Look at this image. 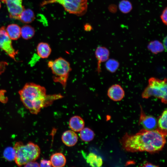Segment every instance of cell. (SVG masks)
I'll list each match as a JSON object with an SVG mask.
<instances>
[{"instance_id": "cell-1", "label": "cell", "mask_w": 167, "mask_h": 167, "mask_svg": "<svg viewBox=\"0 0 167 167\" xmlns=\"http://www.w3.org/2000/svg\"><path fill=\"white\" fill-rule=\"evenodd\" d=\"M166 136L157 128L151 130L143 129L135 134L126 133L120 142L123 148L127 152L153 153L163 148L166 143Z\"/></svg>"}, {"instance_id": "cell-2", "label": "cell", "mask_w": 167, "mask_h": 167, "mask_svg": "<svg viewBox=\"0 0 167 167\" xmlns=\"http://www.w3.org/2000/svg\"><path fill=\"white\" fill-rule=\"evenodd\" d=\"M45 88L33 83H26L19 91L21 101L30 112L36 114L43 107L51 105L57 99L63 97L60 94H46Z\"/></svg>"}, {"instance_id": "cell-3", "label": "cell", "mask_w": 167, "mask_h": 167, "mask_svg": "<svg viewBox=\"0 0 167 167\" xmlns=\"http://www.w3.org/2000/svg\"><path fill=\"white\" fill-rule=\"evenodd\" d=\"M15 152V161L19 166L25 165L31 161H35L39 157L40 149L37 144L29 142L24 144L17 142L14 147Z\"/></svg>"}, {"instance_id": "cell-4", "label": "cell", "mask_w": 167, "mask_h": 167, "mask_svg": "<svg viewBox=\"0 0 167 167\" xmlns=\"http://www.w3.org/2000/svg\"><path fill=\"white\" fill-rule=\"evenodd\" d=\"M53 75V81L60 83L65 89L70 72L71 71L69 62L64 58L60 57L54 60H50L48 63Z\"/></svg>"}, {"instance_id": "cell-5", "label": "cell", "mask_w": 167, "mask_h": 167, "mask_svg": "<svg viewBox=\"0 0 167 167\" xmlns=\"http://www.w3.org/2000/svg\"><path fill=\"white\" fill-rule=\"evenodd\" d=\"M148 85L142 94L143 98L148 99L153 96L160 99L162 103H167V79L161 80L151 77L148 81Z\"/></svg>"}, {"instance_id": "cell-6", "label": "cell", "mask_w": 167, "mask_h": 167, "mask_svg": "<svg viewBox=\"0 0 167 167\" xmlns=\"http://www.w3.org/2000/svg\"><path fill=\"white\" fill-rule=\"evenodd\" d=\"M88 0H47L41 3V6L58 3L61 5L67 12L78 16L84 15L87 12Z\"/></svg>"}, {"instance_id": "cell-7", "label": "cell", "mask_w": 167, "mask_h": 167, "mask_svg": "<svg viewBox=\"0 0 167 167\" xmlns=\"http://www.w3.org/2000/svg\"><path fill=\"white\" fill-rule=\"evenodd\" d=\"M0 48L3 50L11 58L15 60L18 53L13 48L11 40L8 36L5 26L0 28Z\"/></svg>"}, {"instance_id": "cell-8", "label": "cell", "mask_w": 167, "mask_h": 167, "mask_svg": "<svg viewBox=\"0 0 167 167\" xmlns=\"http://www.w3.org/2000/svg\"><path fill=\"white\" fill-rule=\"evenodd\" d=\"M6 5L10 17L19 19L20 14L24 10L22 0H1Z\"/></svg>"}, {"instance_id": "cell-9", "label": "cell", "mask_w": 167, "mask_h": 167, "mask_svg": "<svg viewBox=\"0 0 167 167\" xmlns=\"http://www.w3.org/2000/svg\"><path fill=\"white\" fill-rule=\"evenodd\" d=\"M109 50L105 47L100 46L96 48L95 55L97 61L96 71L98 74L101 71V63L106 62L109 59Z\"/></svg>"}, {"instance_id": "cell-10", "label": "cell", "mask_w": 167, "mask_h": 167, "mask_svg": "<svg viewBox=\"0 0 167 167\" xmlns=\"http://www.w3.org/2000/svg\"><path fill=\"white\" fill-rule=\"evenodd\" d=\"M141 109L140 123L142 125L144 129L149 130L156 129L157 122L156 118L151 115H147Z\"/></svg>"}, {"instance_id": "cell-11", "label": "cell", "mask_w": 167, "mask_h": 167, "mask_svg": "<svg viewBox=\"0 0 167 167\" xmlns=\"http://www.w3.org/2000/svg\"><path fill=\"white\" fill-rule=\"evenodd\" d=\"M107 95L112 100L117 101L121 100L125 96V92L122 86L116 84L111 86L108 89Z\"/></svg>"}, {"instance_id": "cell-12", "label": "cell", "mask_w": 167, "mask_h": 167, "mask_svg": "<svg viewBox=\"0 0 167 167\" xmlns=\"http://www.w3.org/2000/svg\"><path fill=\"white\" fill-rule=\"evenodd\" d=\"M62 140L65 145L71 147L77 143L78 137L75 131L72 130H67L63 133L62 136Z\"/></svg>"}, {"instance_id": "cell-13", "label": "cell", "mask_w": 167, "mask_h": 167, "mask_svg": "<svg viewBox=\"0 0 167 167\" xmlns=\"http://www.w3.org/2000/svg\"><path fill=\"white\" fill-rule=\"evenodd\" d=\"M69 126L72 131L75 132L80 131L84 127V122L80 117L74 116L70 118Z\"/></svg>"}, {"instance_id": "cell-14", "label": "cell", "mask_w": 167, "mask_h": 167, "mask_svg": "<svg viewBox=\"0 0 167 167\" xmlns=\"http://www.w3.org/2000/svg\"><path fill=\"white\" fill-rule=\"evenodd\" d=\"M37 53L38 56L42 58H48L50 55L52 50L49 45L46 42L39 43L36 47Z\"/></svg>"}, {"instance_id": "cell-15", "label": "cell", "mask_w": 167, "mask_h": 167, "mask_svg": "<svg viewBox=\"0 0 167 167\" xmlns=\"http://www.w3.org/2000/svg\"><path fill=\"white\" fill-rule=\"evenodd\" d=\"M50 161L52 166L54 167H62L65 165L66 159L65 156L62 153L57 152L51 156Z\"/></svg>"}, {"instance_id": "cell-16", "label": "cell", "mask_w": 167, "mask_h": 167, "mask_svg": "<svg viewBox=\"0 0 167 167\" xmlns=\"http://www.w3.org/2000/svg\"><path fill=\"white\" fill-rule=\"evenodd\" d=\"M6 32L11 40H17L21 36V28L16 24L9 25L6 29Z\"/></svg>"}, {"instance_id": "cell-17", "label": "cell", "mask_w": 167, "mask_h": 167, "mask_svg": "<svg viewBox=\"0 0 167 167\" xmlns=\"http://www.w3.org/2000/svg\"><path fill=\"white\" fill-rule=\"evenodd\" d=\"M35 18L34 13L32 10L24 9L20 14L19 20L24 23L29 24L33 21Z\"/></svg>"}, {"instance_id": "cell-18", "label": "cell", "mask_w": 167, "mask_h": 167, "mask_svg": "<svg viewBox=\"0 0 167 167\" xmlns=\"http://www.w3.org/2000/svg\"><path fill=\"white\" fill-rule=\"evenodd\" d=\"M86 161L90 166L93 167H100L103 164L101 158L92 152L89 153L87 156Z\"/></svg>"}, {"instance_id": "cell-19", "label": "cell", "mask_w": 167, "mask_h": 167, "mask_svg": "<svg viewBox=\"0 0 167 167\" xmlns=\"http://www.w3.org/2000/svg\"><path fill=\"white\" fill-rule=\"evenodd\" d=\"M147 48L152 53L154 54L161 53L164 50L162 43L158 40L150 42L148 45Z\"/></svg>"}, {"instance_id": "cell-20", "label": "cell", "mask_w": 167, "mask_h": 167, "mask_svg": "<svg viewBox=\"0 0 167 167\" xmlns=\"http://www.w3.org/2000/svg\"><path fill=\"white\" fill-rule=\"evenodd\" d=\"M167 110L163 112L157 122V126L158 129L163 133L167 135Z\"/></svg>"}, {"instance_id": "cell-21", "label": "cell", "mask_w": 167, "mask_h": 167, "mask_svg": "<svg viewBox=\"0 0 167 167\" xmlns=\"http://www.w3.org/2000/svg\"><path fill=\"white\" fill-rule=\"evenodd\" d=\"M80 131V137L84 141L90 142L94 138L95 136L94 132L89 128L84 127Z\"/></svg>"}, {"instance_id": "cell-22", "label": "cell", "mask_w": 167, "mask_h": 167, "mask_svg": "<svg viewBox=\"0 0 167 167\" xmlns=\"http://www.w3.org/2000/svg\"><path fill=\"white\" fill-rule=\"evenodd\" d=\"M35 33L34 28L29 25H25L21 28V35L23 38L28 40L32 38Z\"/></svg>"}, {"instance_id": "cell-23", "label": "cell", "mask_w": 167, "mask_h": 167, "mask_svg": "<svg viewBox=\"0 0 167 167\" xmlns=\"http://www.w3.org/2000/svg\"><path fill=\"white\" fill-rule=\"evenodd\" d=\"M119 63L118 61L114 59H108L106 61L105 66L107 70L109 72L113 73L118 69Z\"/></svg>"}, {"instance_id": "cell-24", "label": "cell", "mask_w": 167, "mask_h": 167, "mask_svg": "<svg viewBox=\"0 0 167 167\" xmlns=\"http://www.w3.org/2000/svg\"><path fill=\"white\" fill-rule=\"evenodd\" d=\"M120 11L123 13L127 14L132 10V5L131 3L128 0H122L118 4Z\"/></svg>"}, {"instance_id": "cell-25", "label": "cell", "mask_w": 167, "mask_h": 167, "mask_svg": "<svg viewBox=\"0 0 167 167\" xmlns=\"http://www.w3.org/2000/svg\"><path fill=\"white\" fill-rule=\"evenodd\" d=\"M3 156L4 158L8 161H14L15 157V152L13 147H8L4 151Z\"/></svg>"}, {"instance_id": "cell-26", "label": "cell", "mask_w": 167, "mask_h": 167, "mask_svg": "<svg viewBox=\"0 0 167 167\" xmlns=\"http://www.w3.org/2000/svg\"><path fill=\"white\" fill-rule=\"evenodd\" d=\"M160 18L162 23L165 25L167 24V8L165 7L163 10L160 16Z\"/></svg>"}, {"instance_id": "cell-27", "label": "cell", "mask_w": 167, "mask_h": 167, "mask_svg": "<svg viewBox=\"0 0 167 167\" xmlns=\"http://www.w3.org/2000/svg\"><path fill=\"white\" fill-rule=\"evenodd\" d=\"M40 167H51V164L50 161L42 159L41 161L39 164Z\"/></svg>"}, {"instance_id": "cell-28", "label": "cell", "mask_w": 167, "mask_h": 167, "mask_svg": "<svg viewBox=\"0 0 167 167\" xmlns=\"http://www.w3.org/2000/svg\"><path fill=\"white\" fill-rule=\"evenodd\" d=\"M24 167H39V164L35 161H31L25 164Z\"/></svg>"}, {"instance_id": "cell-29", "label": "cell", "mask_w": 167, "mask_h": 167, "mask_svg": "<svg viewBox=\"0 0 167 167\" xmlns=\"http://www.w3.org/2000/svg\"><path fill=\"white\" fill-rule=\"evenodd\" d=\"M84 28L85 30L86 31H89L92 30V26L90 24H86L84 25Z\"/></svg>"}, {"instance_id": "cell-30", "label": "cell", "mask_w": 167, "mask_h": 167, "mask_svg": "<svg viewBox=\"0 0 167 167\" xmlns=\"http://www.w3.org/2000/svg\"><path fill=\"white\" fill-rule=\"evenodd\" d=\"M167 36H166L164 39L163 43H162L164 48V49H165V51H166L167 49Z\"/></svg>"}, {"instance_id": "cell-31", "label": "cell", "mask_w": 167, "mask_h": 167, "mask_svg": "<svg viewBox=\"0 0 167 167\" xmlns=\"http://www.w3.org/2000/svg\"><path fill=\"white\" fill-rule=\"evenodd\" d=\"M143 166L144 167H157L156 165H155L153 164L149 163H146L143 164Z\"/></svg>"}, {"instance_id": "cell-32", "label": "cell", "mask_w": 167, "mask_h": 167, "mask_svg": "<svg viewBox=\"0 0 167 167\" xmlns=\"http://www.w3.org/2000/svg\"><path fill=\"white\" fill-rule=\"evenodd\" d=\"M1 3H0V9L1 8Z\"/></svg>"}]
</instances>
